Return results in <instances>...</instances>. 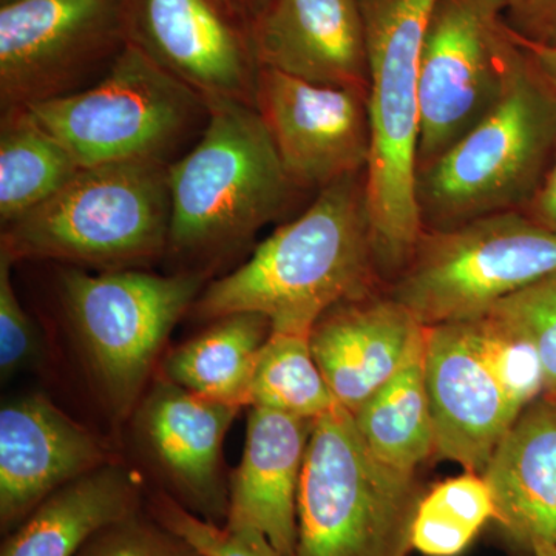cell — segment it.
Segmentation results:
<instances>
[{
  "instance_id": "35",
  "label": "cell",
  "mask_w": 556,
  "mask_h": 556,
  "mask_svg": "<svg viewBox=\"0 0 556 556\" xmlns=\"http://www.w3.org/2000/svg\"><path fill=\"white\" fill-rule=\"evenodd\" d=\"M236 2L239 3L241 9L247 11L251 20H254L255 14L258 13L266 0H236Z\"/></svg>"
},
{
  "instance_id": "15",
  "label": "cell",
  "mask_w": 556,
  "mask_h": 556,
  "mask_svg": "<svg viewBox=\"0 0 556 556\" xmlns=\"http://www.w3.org/2000/svg\"><path fill=\"white\" fill-rule=\"evenodd\" d=\"M108 447L42 394L0 409V525L16 529L51 493L105 464Z\"/></svg>"
},
{
  "instance_id": "18",
  "label": "cell",
  "mask_w": 556,
  "mask_h": 556,
  "mask_svg": "<svg viewBox=\"0 0 556 556\" xmlns=\"http://www.w3.org/2000/svg\"><path fill=\"white\" fill-rule=\"evenodd\" d=\"M426 329L396 299L378 291L328 309L309 343L336 401L353 415L396 375Z\"/></svg>"
},
{
  "instance_id": "22",
  "label": "cell",
  "mask_w": 556,
  "mask_h": 556,
  "mask_svg": "<svg viewBox=\"0 0 556 556\" xmlns=\"http://www.w3.org/2000/svg\"><path fill=\"white\" fill-rule=\"evenodd\" d=\"M268 317L237 313L175 348L163 364L164 378L201 397L247 408L260 350L270 334Z\"/></svg>"
},
{
  "instance_id": "2",
  "label": "cell",
  "mask_w": 556,
  "mask_h": 556,
  "mask_svg": "<svg viewBox=\"0 0 556 556\" xmlns=\"http://www.w3.org/2000/svg\"><path fill=\"white\" fill-rule=\"evenodd\" d=\"M207 105L206 129L167 172L166 255L203 265L248 244L300 192L254 105L228 100Z\"/></svg>"
},
{
  "instance_id": "38",
  "label": "cell",
  "mask_w": 556,
  "mask_h": 556,
  "mask_svg": "<svg viewBox=\"0 0 556 556\" xmlns=\"http://www.w3.org/2000/svg\"><path fill=\"white\" fill-rule=\"evenodd\" d=\"M554 397H556V394H555V396H554Z\"/></svg>"
},
{
  "instance_id": "7",
  "label": "cell",
  "mask_w": 556,
  "mask_h": 556,
  "mask_svg": "<svg viewBox=\"0 0 556 556\" xmlns=\"http://www.w3.org/2000/svg\"><path fill=\"white\" fill-rule=\"evenodd\" d=\"M24 109L83 169L170 166L181 159L179 150L199 141L208 121L207 101L131 43L93 86Z\"/></svg>"
},
{
  "instance_id": "5",
  "label": "cell",
  "mask_w": 556,
  "mask_h": 556,
  "mask_svg": "<svg viewBox=\"0 0 556 556\" xmlns=\"http://www.w3.org/2000/svg\"><path fill=\"white\" fill-rule=\"evenodd\" d=\"M169 166L109 164L80 169L49 201L3 226L11 262L54 260L105 270L163 257L169 237Z\"/></svg>"
},
{
  "instance_id": "27",
  "label": "cell",
  "mask_w": 556,
  "mask_h": 556,
  "mask_svg": "<svg viewBox=\"0 0 556 556\" xmlns=\"http://www.w3.org/2000/svg\"><path fill=\"white\" fill-rule=\"evenodd\" d=\"M459 324L493 378L519 409L525 412L536 399L544 396L543 362L536 346L526 336L490 314Z\"/></svg>"
},
{
  "instance_id": "12",
  "label": "cell",
  "mask_w": 556,
  "mask_h": 556,
  "mask_svg": "<svg viewBox=\"0 0 556 556\" xmlns=\"http://www.w3.org/2000/svg\"><path fill=\"white\" fill-rule=\"evenodd\" d=\"M127 39L206 101L255 104L251 16L236 0H124Z\"/></svg>"
},
{
  "instance_id": "30",
  "label": "cell",
  "mask_w": 556,
  "mask_h": 556,
  "mask_svg": "<svg viewBox=\"0 0 556 556\" xmlns=\"http://www.w3.org/2000/svg\"><path fill=\"white\" fill-rule=\"evenodd\" d=\"M78 556H203L159 519L139 511L105 526L87 541Z\"/></svg>"
},
{
  "instance_id": "3",
  "label": "cell",
  "mask_w": 556,
  "mask_h": 556,
  "mask_svg": "<svg viewBox=\"0 0 556 556\" xmlns=\"http://www.w3.org/2000/svg\"><path fill=\"white\" fill-rule=\"evenodd\" d=\"M555 150L556 91L511 38L506 84L495 108L447 152L416 172L422 230L452 229L522 211L540 188Z\"/></svg>"
},
{
  "instance_id": "10",
  "label": "cell",
  "mask_w": 556,
  "mask_h": 556,
  "mask_svg": "<svg viewBox=\"0 0 556 556\" xmlns=\"http://www.w3.org/2000/svg\"><path fill=\"white\" fill-rule=\"evenodd\" d=\"M124 0L0 3V108L24 109L78 93L126 49Z\"/></svg>"
},
{
  "instance_id": "17",
  "label": "cell",
  "mask_w": 556,
  "mask_h": 556,
  "mask_svg": "<svg viewBox=\"0 0 556 556\" xmlns=\"http://www.w3.org/2000/svg\"><path fill=\"white\" fill-rule=\"evenodd\" d=\"M260 68L367 90L369 65L358 0H266L252 20Z\"/></svg>"
},
{
  "instance_id": "23",
  "label": "cell",
  "mask_w": 556,
  "mask_h": 556,
  "mask_svg": "<svg viewBox=\"0 0 556 556\" xmlns=\"http://www.w3.org/2000/svg\"><path fill=\"white\" fill-rule=\"evenodd\" d=\"M426 334L386 386L353 413L358 434L380 463L416 475L437 455V434L426 383Z\"/></svg>"
},
{
  "instance_id": "21",
  "label": "cell",
  "mask_w": 556,
  "mask_h": 556,
  "mask_svg": "<svg viewBox=\"0 0 556 556\" xmlns=\"http://www.w3.org/2000/svg\"><path fill=\"white\" fill-rule=\"evenodd\" d=\"M141 479L105 464L43 500L3 541L0 556H78L94 533L141 507Z\"/></svg>"
},
{
  "instance_id": "32",
  "label": "cell",
  "mask_w": 556,
  "mask_h": 556,
  "mask_svg": "<svg viewBox=\"0 0 556 556\" xmlns=\"http://www.w3.org/2000/svg\"><path fill=\"white\" fill-rule=\"evenodd\" d=\"M503 21L518 38L556 49V0H506Z\"/></svg>"
},
{
  "instance_id": "25",
  "label": "cell",
  "mask_w": 556,
  "mask_h": 556,
  "mask_svg": "<svg viewBox=\"0 0 556 556\" xmlns=\"http://www.w3.org/2000/svg\"><path fill=\"white\" fill-rule=\"evenodd\" d=\"M338 405L314 358L309 338L270 331L255 362L248 407L317 420Z\"/></svg>"
},
{
  "instance_id": "6",
  "label": "cell",
  "mask_w": 556,
  "mask_h": 556,
  "mask_svg": "<svg viewBox=\"0 0 556 556\" xmlns=\"http://www.w3.org/2000/svg\"><path fill=\"white\" fill-rule=\"evenodd\" d=\"M416 475L380 463L342 405L314 422L298 496L294 556H408Z\"/></svg>"
},
{
  "instance_id": "11",
  "label": "cell",
  "mask_w": 556,
  "mask_h": 556,
  "mask_svg": "<svg viewBox=\"0 0 556 556\" xmlns=\"http://www.w3.org/2000/svg\"><path fill=\"white\" fill-rule=\"evenodd\" d=\"M506 0H437L420 54L416 172L447 152L501 100L511 38Z\"/></svg>"
},
{
  "instance_id": "9",
  "label": "cell",
  "mask_w": 556,
  "mask_h": 556,
  "mask_svg": "<svg viewBox=\"0 0 556 556\" xmlns=\"http://www.w3.org/2000/svg\"><path fill=\"white\" fill-rule=\"evenodd\" d=\"M556 270V233L525 212L489 215L445 230H422L388 294L422 327L481 316Z\"/></svg>"
},
{
  "instance_id": "29",
  "label": "cell",
  "mask_w": 556,
  "mask_h": 556,
  "mask_svg": "<svg viewBox=\"0 0 556 556\" xmlns=\"http://www.w3.org/2000/svg\"><path fill=\"white\" fill-rule=\"evenodd\" d=\"M152 517L185 538L203 556H280L254 529H228L192 514L169 493H156L150 501Z\"/></svg>"
},
{
  "instance_id": "14",
  "label": "cell",
  "mask_w": 556,
  "mask_h": 556,
  "mask_svg": "<svg viewBox=\"0 0 556 556\" xmlns=\"http://www.w3.org/2000/svg\"><path fill=\"white\" fill-rule=\"evenodd\" d=\"M240 409L164 378L134 412L139 448L175 493L170 496L217 525H225L229 508L223 444Z\"/></svg>"
},
{
  "instance_id": "4",
  "label": "cell",
  "mask_w": 556,
  "mask_h": 556,
  "mask_svg": "<svg viewBox=\"0 0 556 556\" xmlns=\"http://www.w3.org/2000/svg\"><path fill=\"white\" fill-rule=\"evenodd\" d=\"M367 36L371 153L365 189L380 276L393 280L422 236L417 211L420 54L437 0H358Z\"/></svg>"
},
{
  "instance_id": "13",
  "label": "cell",
  "mask_w": 556,
  "mask_h": 556,
  "mask_svg": "<svg viewBox=\"0 0 556 556\" xmlns=\"http://www.w3.org/2000/svg\"><path fill=\"white\" fill-rule=\"evenodd\" d=\"M254 108L299 190L320 192L367 172L371 153L367 90L321 86L260 68Z\"/></svg>"
},
{
  "instance_id": "24",
  "label": "cell",
  "mask_w": 556,
  "mask_h": 556,
  "mask_svg": "<svg viewBox=\"0 0 556 556\" xmlns=\"http://www.w3.org/2000/svg\"><path fill=\"white\" fill-rule=\"evenodd\" d=\"M83 167L27 109L2 112L0 219L2 226L56 195Z\"/></svg>"
},
{
  "instance_id": "20",
  "label": "cell",
  "mask_w": 556,
  "mask_h": 556,
  "mask_svg": "<svg viewBox=\"0 0 556 556\" xmlns=\"http://www.w3.org/2000/svg\"><path fill=\"white\" fill-rule=\"evenodd\" d=\"M482 475L495 500L493 525L514 554L556 547V397L544 394L519 415Z\"/></svg>"
},
{
  "instance_id": "19",
  "label": "cell",
  "mask_w": 556,
  "mask_h": 556,
  "mask_svg": "<svg viewBox=\"0 0 556 556\" xmlns=\"http://www.w3.org/2000/svg\"><path fill=\"white\" fill-rule=\"evenodd\" d=\"M316 420L251 408L247 442L229 482L228 529H254L280 556L298 546V496Z\"/></svg>"
},
{
  "instance_id": "8",
  "label": "cell",
  "mask_w": 556,
  "mask_h": 556,
  "mask_svg": "<svg viewBox=\"0 0 556 556\" xmlns=\"http://www.w3.org/2000/svg\"><path fill=\"white\" fill-rule=\"evenodd\" d=\"M203 289L200 273H62L61 298L70 327L94 388L115 419L134 415L172 329Z\"/></svg>"
},
{
  "instance_id": "26",
  "label": "cell",
  "mask_w": 556,
  "mask_h": 556,
  "mask_svg": "<svg viewBox=\"0 0 556 556\" xmlns=\"http://www.w3.org/2000/svg\"><path fill=\"white\" fill-rule=\"evenodd\" d=\"M495 515L484 475L464 471L424 493L413 521V548L424 556H459Z\"/></svg>"
},
{
  "instance_id": "16",
  "label": "cell",
  "mask_w": 556,
  "mask_h": 556,
  "mask_svg": "<svg viewBox=\"0 0 556 556\" xmlns=\"http://www.w3.org/2000/svg\"><path fill=\"white\" fill-rule=\"evenodd\" d=\"M426 383L437 455L484 473L522 409L493 378L459 321L427 328Z\"/></svg>"
},
{
  "instance_id": "1",
  "label": "cell",
  "mask_w": 556,
  "mask_h": 556,
  "mask_svg": "<svg viewBox=\"0 0 556 556\" xmlns=\"http://www.w3.org/2000/svg\"><path fill=\"white\" fill-rule=\"evenodd\" d=\"M380 276L365 174L317 192L300 217L274 230L248 262L201 291L203 320L237 313L268 317L270 331L309 338L332 306L378 292Z\"/></svg>"
},
{
  "instance_id": "37",
  "label": "cell",
  "mask_w": 556,
  "mask_h": 556,
  "mask_svg": "<svg viewBox=\"0 0 556 556\" xmlns=\"http://www.w3.org/2000/svg\"><path fill=\"white\" fill-rule=\"evenodd\" d=\"M2 2H7V0H0V3H2Z\"/></svg>"
},
{
  "instance_id": "33",
  "label": "cell",
  "mask_w": 556,
  "mask_h": 556,
  "mask_svg": "<svg viewBox=\"0 0 556 556\" xmlns=\"http://www.w3.org/2000/svg\"><path fill=\"white\" fill-rule=\"evenodd\" d=\"M521 212L538 225L556 233V150L540 188Z\"/></svg>"
},
{
  "instance_id": "36",
  "label": "cell",
  "mask_w": 556,
  "mask_h": 556,
  "mask_svg": "<svg viewBox=\"0 0 556 556\" xmlns=\"http://www.w3.org/2000/svg\"><path fill=\"white\" fill-rule=\"evenodd\" d=\"M532 556H556V547L552 546V544H536L533 547Z\"/></svg>"
},
{
  "instance_id": "34",
  "label": "cell",
  "mask_w": 556,
  "mask_h": 556,
  "mask_svg": "<svg viewBox=\"0 0 556 556\" xmlns=\"http://www.w3.org/2000/svg\"><path fill=\"white\" fill-rule=\"evenodd\" d=\"M507 27V25H506ZM508 30V28H507ZM511 38L518 43L519 49L525 51L526 56L532 62L536 72L543 76L548 86L556 91V49L546 46H538V43L527 42V40L518 38L510 30Z\"/></svg>"
},
{
  "instance_id": "31",
  "label": "cell",
  "mask_w": 556,
  "mask_h": 556,
  "mask_svg": "<svg viewBox=\"0 0 556 556\" xmlns=\"http://www.w3.org/2000/svg\"><path fill=\"white\" fill-rule=\"evenodd\" d=\"M14 263L0 252V372L2 380L38 364L42 357L38 328L22 306L11 281Z\"/></svg>"
},
{
  "instance_id": "28",
  "label": "cell",
  "mask_w": 556,
  "mask_h": 556,
  "mask_svg": "<svg viewBox=\"0 0 556 556\" xmlns=\"http://www.w3.org/2000/svg\"><path fill=\"white\" fill-rule=\"evenodd\" d=\"M484 314L526 336L540 353L547 396L556 394V270L501 300Z\"/></svg>"
}]
</instances>
